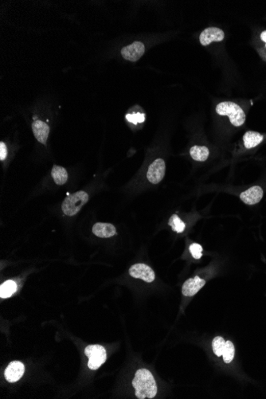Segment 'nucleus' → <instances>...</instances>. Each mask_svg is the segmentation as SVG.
Masks as SVG:
<instances>
[{"label": "nucleus", "instance_id": "nucleus-1", "mask_svg": "<svg viewBox=\"0 0 266 399\" xmlns=\"http://www.w3.org/2000/svg\"><path fill=\"white\" fill-rule=\"evenodd\" d=\"M133 386L135 389V397L137 399H153L157 395V383L148 370L139 369L135 372Z\"/></svg>", "mask_w": 266, "mask_h": 399}, {"label": "nucleus", "instance_id": "nucleus-2", "mask_svg": "<svg viewBox=\"0 0 266 399\" xmlns=\"http://www.w3.org/2000/svg\"><path fill=\"white\" fill-rule=\"evenodd\" d=\"M216 113L221 116H228L230 123L239 127L245 123V114L242 108L234 102L225 101L220 103L216 107Z\"/></svg>", "mask_w": 266, "mask_h": 399}, {"label": "nucleus", "instance_id": "nucleus-3", "mask_svg": "<svg viewBox=\"0 0 266 399\" xmlns=\"http://www.w3.org/2000/svg\"><path fill=\"white\" fill-rule=\"evenodd\" d=\"M89 196L85 191H78L68 196L64 200L61 209L65 215L74 216L80 211V209L88 202Z\"/></svg>", "mask_w": 266, "mask_h": 399}, {"label": "nucleus", "instance_id": "nucleus-4", "mask_svg": "<svg viewBox=\"0 0 266 399\" xmlns=\"http://www.w3.org/2000/svg\"><path fill=\"white\" fill-rule=\"evenodd\" d=\"M85 354L89 359L88 367L91 370L98 369L107 359L106 349L101 345H89L86 347Z\"/></svg>", "mask_w": 266, "mask_h": 399}, {"label": "nucleus", "instance_id": "nucleus-5", "mask_svg": "<svg viewBox=\"0 0 266 399\" xmlns=\"http://www.w3.org/2000/svg\"><path fill=\"white\" fill-rule=\"evenodd\" d=\"M166 166L163 159H157L148 168L147 178L150 183L158 184L164 177Z\"/></svg>", "mask_w": 266, "mask_h": 399}, {"label": "nucleus", "instance_id": "nucleus-6", "mask_svg": "<svg viewBox=\"0 0 266 399\" xmlns=\"http://www.w3.org/2000/svg\"><path fill=\"white\" fill-rule=\"evenodd\" d=\"M129 274L133 278L141 279L145 282L151 283L155 280V273L152 268L145 264H135L129 269Z\"/></svg>", "mask_w": 266, "mask_h": 399}, {"label": "nucleus", "instance_id": "nucleus-7", "mask_svg": "<svg viewBox=\"0 0 266 399\" xmlns=\"http://www.w3.org/2000/svg\"><path fill=\"white\" fill-rule=\"evenodd\" d=\"M145 47L141 42H134L121 50V53L125 60L130 62H137L144 55Z\"/></svg>", "mask_w": 266, "mask_h": 399}, {"label": "nucleus", "instance_id": "nucleus-8", "mask_svg": "<svg viewBox=\"0 0 266 399\" xmlns=\"http://www.w3.org/2000/svg\"><path fill=\"white\" fill-rule=\"evenodd\" d=\"M224 38L223 30L218 27H209L201 33L199 41L203 46H208L212 42H222Z\"/></svg>", "mask_w": 266, "mask_h": 399}, {"label": "nucleus", "instance_id": "nucleus-9", "mask_svg": "<svg viewBox=\"0 0 266 399\" xmlns=\"http://www.w3.org/2000/svg\"><path fill=\"white\" fill-rule=\"evenodd\" d=\"M25 372V366L19 361L11 362L5 370L4 375L9 382H16L23 377Z\"/></svg>", "mask_w": 266, "mask_h": 399}, {"label": "nucleus", "instance_id": "nucleus-10", "mask_svg": "<svg viewBox=\"0 0 266 399\" xmlns=\"http://www.w3.org/2000/svg\"><path fill=\"white\" fill-rule=\"evenodd\" d=\"M205 284V280L201 279L199 276H196L194 278L188 279L183 285L182 293L186 297H192L195 295Z\"/></svg>", "mask_w": 266, "mask_h": 399}, {"label": "nucleus", "instance_id": "nucleus-11", "mask_svg": "<svg viewBox=\"0 0 266 399\" xmlns=\"http://www.w3.org/2000/svg\"><path fill=\"white\" fill-rule=\"evenodd\" d=\"M263 197V190L259 186H254L241 194L240 198L243 202L247 205L258 203Z\"/></svg>", "mask_w": 266, "mask_h": 399}, {"label": "nucleus", "instance_id": "nucleus-12", "mask_svg": "<svg viewBox=\"0 0 266 399\" xmlns=\"http://www.w3.org/2000/svg\"><path fill=\"white\" fill-rule=\"evenodd\" d=\"M32 129L34 132V137L37 139L38 142L46 145L50 133V127L47 124L42 121H35L32 124Z\"/></svg>", "mask_w": 266, "mask_h": 399}, {"label": "nucleus", "instance_id": "nucleus-13", "mask_svg": "<svg viewBox=\"0 0 266 399\" xmlns=\"http://www.w3.org/2000/svg\"><path fill=\"white\" fill-rule=\"evenodd\" d=\"M93 233L97 237L108 238L116 234V228L110 223H98L93 225Z\"/></svg>", "mask_w": 266, "mask_h": 399}, {"label": "nucleus", "instance_id": "nucleus-14", "mask_svg": "<svg viewBox=\"0 0 266 399\" xmlns=\"http://www.w3.org/2000/svg\"><path fill=\"white\" fill-rule=\"evenodd\" d=\"M263 139H264V136H262V134L259 132H253V131L246 132L243 136L244 145L247 149H253L260 145Z\"/></svg>", "mask_w": 266, "mask_h": 399}, {"label": "nucleus", "instance_id": "nucleus-15", "mask_svg": "<svg viewBox=\"0 0 266 399\" xmlns=\"http://www.w3.org/2000/svg\"><path fill=\"white\" fill-rule=\"evenodd\" d=\"M190 154L193 159L199 162H204L208 159L210 155L209 149L205 146L192 147L190 150Z\"/></svg>", "mask_w": 266, "mask_h": 399}, {"label": "nucleus", "instance_id": "nucleus-16", "mask_svg": "<svg viewBox=\"0 0 266 399\" xmlns=\"http://www.w3.org/2000/svg\"><path fill=\"white\" fill-rule=\"evenodd\" d=\"M51 175H52V177L56 184L63 185L67 182V172L61 166L53 165Z\"/></svg>", "mask_w": 266, "mask_h": 399}, {"label": "nucleus", "instance_id": "nucleus-17", "mask_svg": "<svg viewBox=\"0 0 266 399\" xmlns=\"http://www.w3.org/2000/svg\"><path fill=\"white\" fill-rule=\"evenodd\" d=\"M17 290V285L14 280H9L2 283L0 287V297L1 298H11Z\"/></svg>", "mask_w": 266, "mask_h": 399}, {"label": "nucleus", "instance_id": "nucleus-18", "mask_svg": "<svg viewBox=\"0 0 266 399\" xmlns=\"http://www.w3.org/2000/svg\"><path fill=\"white\" fill-rule=\"evenodd\" d=\"M168 224H169L172 230H174L175 232H177V233L184 232L185 227H186L185 223L182 221L181 219L179 218L177 215H173L170 218Z\"/></svg>", "mask_w": 266, "mask_h": 399}, {"label": "nucleus", "instance_id": "nucleus-19", "mask_svg": "<svg viewBox=\"0 0 266 399\" xmlns=\"http://www.w3.org/2000/svg\"><path fill=\"white\" fill-rule=\"evenodd\" d=\"M235 346L233 343L231 341H226V345L224 348L223 354H222L224 362L226 363H231L235 357Z\"/></svg>", "mask_w": 266, "mask_h": 399}, {"label": "nucleus", "instance_id": "nucleus-20", "mask_svg": "<svg viewBox=\"0 0 266 399\" xmlns=\"http://www.w3.org/2000/svg\"><path fill=\"white\" fill-rule=\"evenodd\" d=\"M226 342V341H225L223 338L221 336H217L213 339V342H212V348H213V353L217 356H222Z\"/></svg>", "mask_w": 266, "mask_h": 399}, {"label": "nucleus", "instance_id": "nucleus-21", "mask_svg": "<svg viewBox=\"0 0 266 399\" xmlns=\"http://www.w3.org/2000/svg\"><path fill=\"white\" fill-rule=\"evenodd\" d=\"M126 120L130 123L137 125V124L143 123L145 121V115L144 113H129L126 115Z\"/></svg>", "mask_w": 266, "mask_h": 399}, {"label": "nucleus", "instance_id": "nucleus-22", "mask_svg": "<svg viewBox=\"0 0 266 399\" xmlns=\"http://www.w3.org/2000/svg\"><path fill=\"white\" fill-rule=\"evenodd\" d=\"M189 249L194 259H200L203 256V247L198 243H193L192 245H190Z\"/></svg>", "mask_w": 266, "mask_h": 399}, {"label": "nucleus", "instance_id": "nucleus-23", "mask_svg": "<svg viewBox=\"0 0 266 399\" xmlns=\"http://www.w3.org/2000/svg\"><path fill=\"white\" fill-rule=\"evenodd\" d=\"M7 155V149H6V145L4 143H0V160L2 161L4 160Z\"/></svg>", "mask_w": 266, "mask_h": 399}, {"label": "nucleus", "instance_id": "nucleus-24", "mask_svg": "<svg viewBox=\"0 0 266 399\" xmlns=\"http://www.w3.org/2000/svg\"><path fill=\"white\" fill-rule=\"evenodd\" d=\"M261 38H262V40L263 41V42L266 43V31L262 32V34H261Z\"/></svg>", "mask_w": 266, "mask_h": 399}]
</instances>
